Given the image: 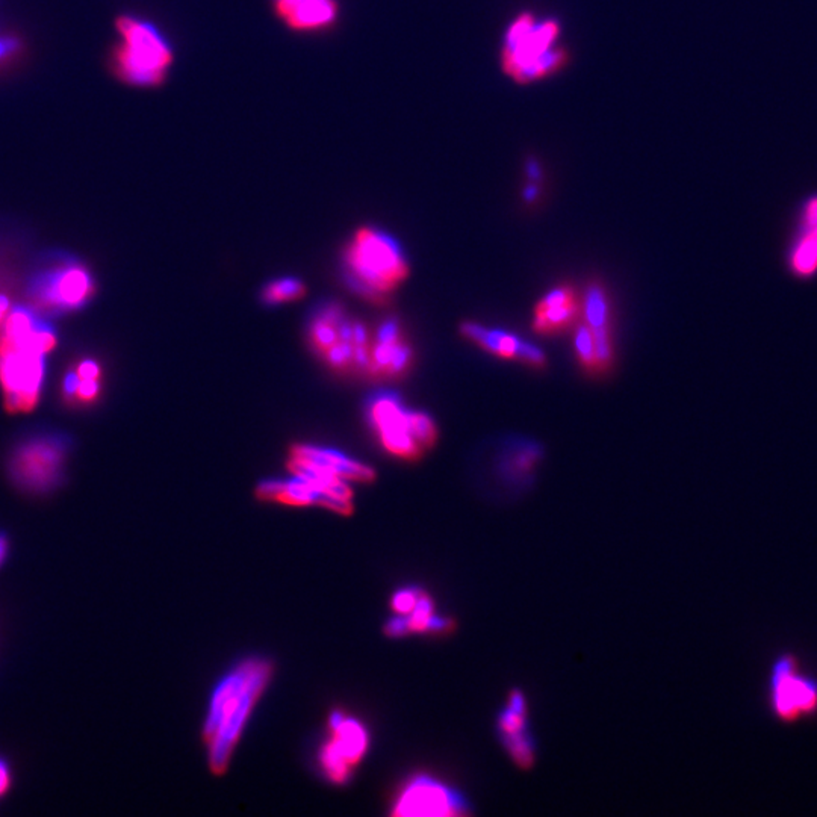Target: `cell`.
Returning a JSON list of instances; mask_svg holds the SVG:
<instances>
[{"label": "cell", "mask_w": 817, "mask_h": 817, "mask_svg": "<svg viewBox=\"0 0 817 817\" xmlns=\"http://www.w3.org/2000/svg\"><path fill=\"white\" fill-rule=\"evenodd\" d=\"M8 786H10V773L5 765L0 761V795L5 792Z\"/></svg>", "instance_id": "obj_27"}, {"label": "cell", "mask_w": 817, "mask_h": 817, "mask_svg": "<svg viewBox=\"0 0 817 817\" xmlns=\"http://www.w3.org/2000/svg\"><path fill=\"white\" fill-rule=\"evenodd\" d=\"M61 444L38 440L17 453L12 462V477L26 489L46 490L61 477Z\"/></svg>", "instance_id": "obj_14"}, {"label": "cell", "mask_w": 817, "mask_h": 817, "mask_svg": "<svg viewBox=\"0 0 817 817\" xmlns=\"http://www.w3.org/2000/svg\"><path fill=\"white\" fill-rule=\"evenodd\" d=\"M787 266L799 279L817 274V223H797V234L787 251Z\"/></svg>", "instance_id": "obj_19"}, {"label": "cell", "mask_w": 817, "mask_h": 817, "mask_svg": "<svg viewBox=\"0 0 817 817\" xmlns=\"http://www.w3.org/2000/svg\"><path fill=\"white\" fill-rule=\"evenodd\" d=\"M256 496L288 506L324 507L344 516L353 513V492L347 481L292 474V479L285 480L261 481L256 488Z\"/></svg>", "instance_id": "obj_8"}, {"label": "cell", "mask_w": 817, "mask_h": 817, "mask_svg": "<svg viewBox=\"0 0 817 817\" xmlns=\"http://www.w3.org/2000/svg\"><path fill=\"white\" fill-rule=\"evenodd\" d=\"M117 44L113 47L111 72L135 88H158L169 79L174 64L173 44L154 21L123 14L115 20Z\"/></svg>", "instance_id": "obj_4"}, {"label": "cell", "mask_w": 817, "mask_h": 817, "mask_svg": "<svg viewBox=\"0 0 817 817\" xmlns=\"http://www.w3.org/2000/svg\"><path fill=\"white\" fill-rule=\"evenodd\" d=\"M421 591L423 589L408 588L400 589V591L393 593V598H391V607H393V612L397 613V615H408V613L412 612V608L415 607V604L418 601Z\"/></svg>", "instance_id": "obj_24"}, {"label": "cell", "mask_w": 817, "mask_h": 817, "mask_svg": "<svg viewBox=\"0 0 817 817\" xmlns=\"http://www.w3.org/2000/svg\"><path fill=\"white\" fill-rule=\"evenodd\" d=\"M271 4L277 19L300 34L329 31L341 14L339 0H271Z\"/></svg>", "instance_id": "obj_15"}, {"label": "cell", "mask_w": 817, "mask_h": 817, "mask_svg": "<svg viewBox=\"0 0 817 817\" xmlns=\"http://www.w3.org/2000/svg\"><path fill=\"white\" fill-rule=\"evenodd\" d=\"M582 302L571 286H560L548 292L535 307L533 329L537 333L562 332L577 320Z\"/></svg>", "instance_id": "obj_17"}, {"label": "cell", "mask_w": 817, "mask_h": 817, "mask_svg": "<svg viewBox=\"0 0 817 817\" xmlns=\"http://www.w3.org/2000/svg\"><path fill=\"white\" fill-rule=\"evenodd\" d=\"M79 378H98L100 377V368H99L98 363L92 362V361H83V362L77 365L76 369H75Z\"/></svg>", "instance_id": "obj_26"}, {"label": "cell", "mask_w": 817, "mask_h": 817, "mask_svg": "<svg viewBox=\"0 0 817 817\" xmlns=\"http://www.w3.org/2000/svg\"><path fill=\"white\" fill-rule=\"evenodd\" d=\"M414 363V348L397 320H385L371 330L368 377L397 380Z\"/></svg>", "instance_id": "obj_13"}, {"label": "cell", "mask_w": 817, "mask_h": 817, "mask_svg": "<svg viewBox=\"0 0 817 817\" xmlns=\"http://www.w3.org/2000/svg\"><path fill=\"white\" fill-rule=\"evenodd\" d=\"M466 804L459 793L432 776L408 780L393 801V816H459L466 814Z\"/></svg>", "instance_id": "obj_12"}, {"label": "cell", "mask_w": 817, "mask_h": 817, "mask_svg": "<svg viewBox=\"0 0 817 817\" xmlns=\"http://www.w3.org/2000/svg\"><path fill=\"white\" fill-rule=\"evenodd\" d=\"M55 345V337L36 330L26 312L11 313L5 337L0 341V384L10 412H29L40 395L44 354Z\"/></svg>", "instance_id": "obj_2"}, {"label": "cell", "mask_w": 817, "mask_h": 817, "mask_svg": "<svg viewBox=\"0 0 817 817\" xmlns=\"http://www.w3.org/2000/svg\"><path fill=\"white\" fill-rule=\"evenodd\" d=\"M367 416L385 451L415 462L438 440V427L429 415L412 410L393 393H377L368 403Z\"/></svg>", "instance_id": "obj_7"}, {"label": "cell", "mask_w": 817, "mask_h": 817, "mask_svg": "<svg viewBox=\"0 0 817 817\" xmlns=\"http://www.w3.org/2000/svg\"><path fill=\"white\" fill-rule=\"evenodd\" d=\"M307 343L333 371L367 376L371 330L341 305L327 303L313 313Z\"/></svg>", "instance_id": "obj_6"}, {"label": "cell", "mask_w": 817, "mask_h": 817, "mask_svg": "<svg viewBox=\"0 0 817 817\" xmlns=\"http://www.w3.org/2000/svg\"><path fill=\"white\" fill-rule=\"evenodd\" d=\"M25 51V43L16 34H0V68L10 66Z\"/></svg>", "instance_id": "obj_23"}, {"label": "cell", "mask_w": 817, "mask_h": 817, "mask_svg": "<svg viewBox=\"0 0 817 817\" xmlns=\"http://www.w3.org/2000/svg\"><path fill=\"white\" fill-rule=\"evenodd\" d=\"M99 380L98 378H79L75 397L81 400L83 403H90L98 397Z\"/></svg>", "instance_id": "obj_25"}, {"label": "cell", "mask_w": 817, "mask_h": 817, "mask_svg": "<svg viewBox=\"0 0 817 817\" xmlns=\"http://www.w3.org/2000/svg\"><path fill=\"white\" fill-rule=\"evenodd\" d=\"M288 468L291 474L309 475L322 480L359 481L371 483L376 480V471L358 460L315 445L296 444L290 449Z\"/></svg>", "instance_id": "obj_11"}, {"label": "cell", "mask_w": 817, "mask_h": 817, "mask_svg": "<svg viewBox=\"0 0 817 817\" xmlns=\"http://www.w3.org/2000/svg\"><path fill=\"white\" fill-rule=\"evenodd\" d=\"M305 296H306V285L305 282L297 277L276 279V281L266 283L262 291V300L270 306L297 302Z\"/></svg>", "instance_id": "obj_21"}, {"label": "cell", "mask_w": 817, "mask_h": 817, "mask_svg": "<svg viewBox=\"0 0 817 817\" xmlns=\"http://www.w3.org/2000/svg\"><path fill=\"white\" fill-rule=\"evenodd\" d=\"M91 292V283L82 270L64 271L55 286L47 291L46 298L61 306H77Z\"/></svg>", "instance_id": "obj_20"}, {"label": "cell", "mask_w": 817, "mask_h": 817, "mask_svg": "<svg viewBox=\"0 0 817 817\" xmlns=\"http://www.w3.org/2000/svg\"><path fill=\"white\" fill-rule=\"evenodd\" d=\"M769 700L776 719L797 722L817 713V679L802 672L790 653L776 657L769 679Z\"/></svg>", "instance_id": "obj_9"}, {"label": "cell", "mask_w": 817, "mask_h": 817, "mask_svg": "<svg viewBox=\"0 0 817 817\" xmlns=\"http://www.w3.org/2000/svg\"><path fill=\"white\" fill-rule=\"evenodd\" d=\"M575 352L578 359L586 369L598 371L597 344L595 337L588 324H582L577 329L575 335Z\"/></svg>", "instance_id": "obj_22"}, {"label": "cell", "mask_w": 817, "mask_h": 817, "mask_svg": "<svg viewBox=\"0 0 817 817\" xmlns=\"http://www.w3.org/2000/svg\"><path fill=\"white\" fill-rule=\"evenodd\" d=\"M271 675L270 660L255 657L238 664L215 687L203 726L208 765L214 775H223L227 771L245 724L270 683Z\"/></svg>", "instance_id": "obj_1"}, {"label": "cell", "mask_w": 817, "mask_h": 817, "mask_svg": "<svg viewBox=\"0 0 817 817\" xmlns=\"http://www.w3.org/2000/svg\"><path fill=\"white\" fill-rule=\"evenodd\" d=\"M348 283L374 302L395 291L410 274L399 241L371 226L359 227L344 250Z\"/></svg>", "instance_id": "obj_5"}, {"label": "cell", "mask_w": 817, "mask_h": 817, "mask_svg": "<svg viewBox=\"0 0 817 817\" xmlns=\"http://www.w3.org/2000/svg\"><path fill=\"white\" fill-rule=\"evenodd\" d=\"M567 64L562 28L554 17L521 12L507 26L500 66L511 81L528 85L554 76Z\"/></svg>", "instance_id": "obj_3"}, {"label": "cell", "mask_w": 817, "mask_h": 817, "mask_svg": "<svg viewBox=\"0 0 817 817\" xmlns=\"http://www.w3.org/2000/svg\"><path fill=\"white\" fill-rule=\"evenodd\" d=\"M329 730L332 737L322 745L320 765L327 778L335 784H344L367 754L369 735L362 722L335 710L329 716Z\"/></svg>", "instance_id": "obj_10"}, {"label": "cell", "mask_w": 817, "mask_h": 817, "mask_svg": "<svg viewBox=\"0 0 817 817\" xmlns=\"http://www.w3.org/2000/svg\"><path fill=\"white\" fill-rule=\"evenodd\" d=\"M584 315L592 330L597 344L598 368L599 371L610 365L613 356L610 330H608V305L606 294L599 286H591L584 297Z\"/></svg>", "instance_id": "obj_18"}, {"label": "cell", "mask_w": 817, "mask_h": 817, "mask_svg": "<svg viewBox=\"0 0 817 817\" xmlns=\"http://www.w3.org/2000/svg\"><path fill=\"white\" fill-rule=\"evenodd\" d=\"M460 332L470 341L480 345L486 352L496 354L498 358L518 359L521 362L528 363L531 367L545 365V354L542 353V350L531 344L524 343L522 339L513 337L511 333L490 330L475 322H464L460 327Z\"/></svg>", "instance_id": "obj_16"}]
</instances>
